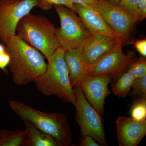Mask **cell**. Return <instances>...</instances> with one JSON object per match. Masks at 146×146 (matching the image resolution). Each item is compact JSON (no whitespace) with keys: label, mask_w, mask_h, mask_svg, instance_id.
Instances as JSON below:
<instances>
[{"label":"cell","mask_w":146,"mask_h":146,"mask_svg":"<svg viewBox=\"0 0 146 146\" xmlns=\"http://www.w3.org/2000/svg\"><path fill=\"white\" fill-rule=\"evenodd\" d=\"M5 45L10 56L8 67L16 85L23 86L35 82L44 72L47 67L45 56L16 35Z\"/></svg>","instance_id":"cell-1"},{"label":"cell","mask_w":146,"mask_h":146,"mask_svg":"<svg viewBox=\"0 0 146 146\" xmlns=\"http://www.w3.org/2000/svg\"><path fill=\"white\" fill-rule=\"evenodd\" d=\"M65 50L60 46L48 58L44 72L35 82L37 90L46 96H55L74 105L76 97L64 58Z\"/></svg>","instance_id":"cell-2"},{"label":"cell","mask_w":146,"mask_h":146,"mask_svg":"<svg viewBox=\"0 0 146 146\" xmlns=\"http://www.w3.org/2000/svg\"><path fill=\"white\" fill-rule=\"evenodd\" d=\"M9 104L13 112L24 122L31 123L39 130L52 136L58 146L70 145L72 136L66 115L42 112L16 100L11 101Z\"/></svg>","instance_id":"cell-3"},{"label":"cell","mask_w":146,"mask_h":146,"mask_svg":"<svg viewBox=\"0 0 146 146\" xmlns=\"http://www.w3.org/2000/svg\"><path fill=\"white\" fill-rule=\"evenodd\" d=\"M16 35L48 58L60 46L57 28L47 18L29 13L20 21Z\"/></svg>","instance_id":"cell-4"},{"label":"cell","mask_w":146,"mask_h":146,"mask_svg":"<svg viewBox=\"0 0 146 146\" xmlns=\"http://www.w3.org/2000/svg\"><path fill=\"white\" fill-rule=\"evenodd\" d=\"M53 7L60 18V27L57 28V37L60 46L65 50L83 48L93 35L74 11L64 5Z\"/></svg>","instance_id":"cell-5"},{"label":"cell","mask_w":146,"mask_h":146,"mask_svg":"<svg viewBox=\"0 0 146 146\" xmlns=\"http://www.w3.org/2000/svg\"><path fill=\"white\" fill-rule=\"evenodd\" d=\"M73 88L76 97V120L82 134L91 136L100 146H107L102 116L86 99L78 84Z\"/></svg>","instance_id":"cell-6"},{"label":"cell","mask_w":146,"mask_h":146,"mask_svg":"<svg viewBox=\"0 0 146 146\" xmlns=\"http://www.w3.org/2000/svg\"><path fill=\"white\" fill-rule=\"evenodd\" d=\"M123 45L118 42L107 53L88 66L86 77L105 74L115 82L125 72L129 65L136 60L135 55L126 54Z\"/></svg>","instance_id":"cell-7"},{"label":"cell","mask_w":146,"mask_h":146,"mask_svg":"<svg viewBox=\"0 0 146 146\" xmlns=\"http://www.w3.org/2000/svg\"><path fill=\"white\" fill-rule=\"evenodd\" d=\"M37 3V0L0 1V41L3 44L16 35L19 22Z\"/></svg>","instance_id":"cell-8"},{"label":"cell","mask_w":146,"mask_h":146,"mask_svg":"<svg viewBox=\"0 0 146 146\" xmlns=\"http://www.w3.org/2000/svg\"><path fill=\"white\" fill-rule=\"evenodd\" d=\"M105 21L119 38L123 46L128 38L133 26L138 21L119 6L110 4L105 0H98L94 5Z\"/></svg>","instance_id":"cell-9"},{"label":"cell","mask_w":146,"mask_h":146,"mask_svg":"<svg viewBox=\"0 0 146 146\" xmlns=\"http://www.w3.org/2000/svg\"><path fill=\"white\" fill-rule=\"evenodd\" d=\"M112 81L109 76L100 74L86 77L78 84L86 99L102 117L106 98L111 94L108 85Z\"/></svg>","instance_id":"cell-10"},{"label":"cell","mask_w":146,"mask_h":146,"mask_svg":"<svg viewBox=\"0 0 146 146\" xmlns=\"http://www.w3.org/2000/svg\"><path fill=\"white\" fill-rule=\"evenodd\" d=\"M73 9L93 35H103L119 40L94 5L74 4Z\"/></svg>","instance_id":"cell-11"},{"label":"cell","mask_w":146,"mask_h":146,"mask_svg":"<svg viewBox=\"0 0 146 146\" xmlns=\"http://www.w3.org/2000/svg\"><path fill=\"white\" fill-rule=\"evenodd\" d=\"M119 146H136L146 134V120L137 121L132 117L121 116L116 120Z\"/></svg>","instance_id":"cell-12"},{"label":"cell","mask_w":146,"mask_h":146,"mask_svg":"<svg viewBox=\"0 0 146 146\" xmlns=\"http://www.w3.org/2000/svg\"><path fill=\"white\" fill-rule=\"evenodd\" d=\"M119 42V40L101 35H93L89 43L83 48L84 61L89 66L107 53Z\"/></svg>","instance_id":"cell-13"},{"label":"cell","mask_w":146,"mask_h":146,"mask_svg":"<svg viewBox=\"0 0 146 146\" xmlns=\"http://www.w3.org/2000/svg\"><path fill=\"white\" fill-rule=\"evenodd\" d=\"M83 48L67 50L64 58L69 68L70 81L74 87L86 77L88 65L84 61L82 55Z\"/></svg>","instance_id":"cell-14"},{"label":"cell","mask_w":146,"mask_h":146,"mask_svg":"<svg viewBox=\"0 0 146 146\" xmlns=\"http://www.w3.org/2000/svg\"><path fill=\"white\" fill-rule=\"evenodd\" d=\"M27 130L25 146H58L52 136L41 131L29 122H24Z\"/></svg>","instance_id":"cell-15"},{"label":"cell","mask_w":146,"mask_h":146,"mask_svg":"<svg viewBox=\"0 0 146 146\" xmlns=\"http://www.w3.org/2000/svg\"><path fill=\"white\" fill-rule=\"evenodd\" d=\"M27 130H0V146H25Z\"/></svg>","instance_id":"cell-16"},{"label":"cell","mask_w":146,"mask_h":146,"mask_svg":"<svg viewBox=\"0 0 146 146\" xmlns=\"http://www.w3.org/2000/svg\"><path fill=\"white\" fill-rule=\"evenodd\" d=\"M135 79L128 72L123 73L113 84L112 90L115 96L125 98L129 94Z\"/></svg>","instance_id":"cell-17"},{"label":"cell","mask_w":146,"mask_h":146,"mask_svg":"<svg viewBox=\"0 0 146 146\" xmlns=\"http://www.w3.org/2000/svg\"><path fill=\"white\" fill-rule=\"evenodd\" d=\"M127 72L133 76L135 79L146 75V57L141 56L129 65Z\"/></svg>","instance_id":"cell-18"},{"label":"cell","mask_w":146,"mask_h":146,"mask_svg":"<svg viewBox=\"0 0 146 146\" xmlns=\"http://www.w3.org/2000/svg\"><path fill=\"white\" fill-rule=\"evenodd\" d=\"M131 117L137 121L146 120V101L141 98L134 104L131 111Z\"/></svg>","instance_id":"cell-19"},{"label":"cell","mask_w":146,"mask_h":146,"mask_svg":"<svg viewBox=\"0 0 146 146\" xmlns=\"http://www.w3.org/2000/svg\"><path fill=\"white\" fill-rule=\"evenodd\" d=\"M37 7L44 11L50 10L54 5L65 6L73 9L74 4L70 0H37Z\"/></svg>","instance_id":"cell-20"},{"label":"cell","mask_w":146,"mask_h":146,"mask_svg":"<svg viewBox=\"0 0 146 146\" xmlns=\"http://www.w3.org/2000/svg\"><path fill=\"white\" fill-rule=\"evenodd\" d=\"M132 91L129 93L130 96H140L141 98L146 99V75L141 78L134 80L131 86Z\"/></svg>","instance_id":"cell-21"},{"label":"cell","mask_w":146,"mask_h":146,"mask_svg":"<svg viewBox=\"0 0 146 146\" xmlns=\"http://www.w3.org/2000/svg\"><path fill=\"white\" fill-rule=\"evenodd\" d=\"M119 6L133 16L138 22L140 21L137 0H121Z\"/></svg>","instance_id":"cell-22"},{"label":"cell","mask_w":146,"mask_h":146,"mask_svg":"<svg viewBox=\"0 0 146 146\" xmlns=\"http://www.w3.org/2000/svg\"><path fill=\"white\" fill-rule=\"evenodd\" d=\"M10 62V56L6 51L5 52L0 54V70L7 74L8 72L6 68L8 66Z\"/></svg>","instance_id":"cell-23"},{"label":"cell","mask_w":146,"mask_h":146,"mask_svg":"<svg viewBox=\"0 0 146 146\" xmlns=\"http://www.w3.org/2000/svg\"><path fill=\"white\" fill-rule=\"evenodd\" d=\"M134 46L137 51L143 56H146V39H140L134 42Z\"/></svg>","instance_id":"cell-24"},{"label":"cell","mask_w":146,"mask_h":146,"mask_svg":"<svg viewBox=\"0 0 146 146\" xmlns=\"http://www.w3.org/2000/svg\"><path fill=\"white\" fill-rule=\"evenodd\" d=\"M82 146H100L92 137L88 135H82L80 142Z\"/></svg>","instance_id":"cell-25"},{"label":"cell","mask_w":146,"mask_h":146,"mask_svg":"<svg viewBox=\"0 0 146 146\" xmlns=\"http://www.w3.org/2000/svg\"><path fill=\"white\" fill-rule=\"evenodd\" d=\"M140 21L146 17V0H137Z\"/></svg>","instance_id":"cell-26"},{"label":"cell","mask_w":146,"mask_h":146,"mask_svg":"<svg viewBox=\"0 0 146 146\" xmlns=\"http://www.w3.org/2000/svg\"><path fill=\"white\" fill-rule=\"evenodd\" d=\"M98 0H70L73 4L83 5H95Z\"/></svg>","instance_id":"cell-27"},{"label":"cell","mask_w":146,"mask_h":146,"mask_svg":"<svg viewBox=\"0 0 146 146\" xmlns=\"http://www.w3.org/2000/svg\"><path fill=\"white\" fill-rule=\"evenodd\" d=\"M110 4L115 6H119V4L121 0H105Z\"/></svg>","instance_id":"cell-28"},{"label":"cell","mask_w":146,"mask_h":146,"mask_svg":"<svg viewBox=\"0 0 146 146\" xmlns=\"http://www.w3.org/2000/svg\"><path fill=\"white\" fill-rule=\"evenodd\" d=\"M6 48L2 44H0V54L6 52Z\"/></svg>","instance_id":"cell-29"},{"label":"cell","mask_w":146,"mask_h":146,"mask_svg":"<svg viewBox=\"0 0 146 146\" xmlns=\"http://www.w3.org/2000/svg\"><path fill=\"white\" fill-rule=\"evenodd\" d=\"M15 1V0H0V1Z\"/></svg>","instance_id":"cell-30"}]
</instances>
